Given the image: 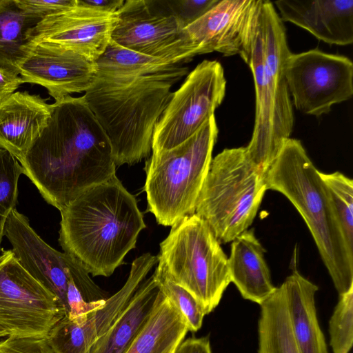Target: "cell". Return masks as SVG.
<instances>
[{
    "mask_svg": "<svg viewBox=\"0 0 353 353\" xmlns=\"http://www.w3.org/2000/svg\"><path fill=\"white\" fill-rule=\"evenodd\" d=\"M18 161L23 174L59 211L86 189L116 175L108 137L83 96L55 101L46 126Z\"/></svg>",
    "mask_w": 353,
    "mask_h": 353,
    "instance_id": "cell-1",
    "label": "cell"
},
{
    "mask_svg": "<svg viewBox=\"0 0 353 353\" xmlns=\"http://www.w3.org/2000/svg\"><path fill=\"white\" fill-rule=\"evenodd\" d=\"M60 212L63 250L93 276L112 275L146 228L135 196L116 175L86 189Z\"/></svg>",
    "mask_w": 353,
    "mask_h": 353,
    "instance_id": "cell-2",
    "label": "cell"
},
{
    "mask_svg": "<svg viewBox=\"0 0 353 353\" xmlns=\"http://www.w3.org/2000/svg\"><path fill=\"white\" fill-rule=\"evenodd\" d=\"M188 72L173 65L142 75H96L83 97L108 137L116 167L150 155L154 126L172 97L171 88Z\"/></svg>",
    "mask_w": 353,
    "mask_h": 353,
    "instance_id": "cell-3",
    "label": "cell"
},
{
    "mask_svg": "<svg viewBox=\"0 0 353 353\" xmlns=\"http://www.w3.org/2000/svg\"><path fill=\"white\" fill-rule=\"evenodd\" d=\"M267 190L283 194L305 221L339 294L353 288V253L327 190L299 140L290 138L266 172Z\"/></svg>",
    "mask_w": 353,
    "mask_h": 353,
    "instance_id": "cell-4",
    "label": "cell"
},
{
    "mask_svg": "<svg viewBox=\"0 0 353 353\" xmlns=\"http://www.w3.org/2000/svg\"><path fill=\"white\" fill-rule=\"evenodd\" d=\"M217 135L214 114L184 142L152 153L145 162L147 212L158 224L172 226L195 213Z\"/></svg>",
    "mask_w": 353,
    "mask_h": 353,
    "instance_id": "cell-5",
    "label": "cell"
},
{
    "mask_svg": "<svg viewBox=\"0 0 353 353\" xmlns=\"http://www.w3.org/2000/svg\"><path fill=\"white\" fill-rule=\"evenodd\" d=\"M266 190L245 147L225 148L212 159L195 214L221 244L229 243L251 225Z\"/></svg>",
    "mask_w": 353,
    "mask_h": 353,
    "instance_id": "cell-6",
    "label": "cell"
},
{
    "mask_svg": "<svg viewBox=\"0 0 353 353\" xmlns=\"http://www.w3.org/2000/svg\"><path fill=\"white\" fill-rule=\"evenodd\" d=\"M157 256V267L189 292L205 314L217 307L231 279L228 257L204 219L194 213L172 225Z\"/></svg>",
    "mask_w": 353,
    "mask_h": 353,
    "instance_id": "cell-7",
    "label": "cell"
},
{
    "mask_svg": "<svg viewBox=\"0 0 353 353\" xmlns=\"http://www.w3.org/2000/svg\"><path fill=\"white\" fill-rule=\"evenodd\" d=\"M184 28L166 0H128L117 12L111 39L125 48L178 65L196 56Z\"/></svg>",
    "mask_w": 353,
    "mask_h": 353,
    "instance_id": "cell-8",
    "label": "cell"
},
{
    "mask_svg": "<svg viewBox=\"0 0 353 353\" xmlns=\"http://www.w3.org/2000/svg\"><path fill=\"white\" fill-rule=\"evenodd\" d=\"M226 79L221 64L204 60L174 92L157 122L152 153L172 149L192 136L222 103Z\"/></svg>",
    "mask_w": 353,
    "mask_h": 353,
    "instance_id": "cell-9",
    "label": "cell"
},
{
    "mask_svg": "<svg viewBox=\"0 0 353 353\" xmlns=\"http://www.w3.org/2000/svg\"><path fill=\"white\" fill-rule=\"evenodd\" d=\"M66 315L59 299L19 263L12 250L0 255V327L8 336L47 337Z\"/></svg>",
    "mask_w": 353,
    "mask_h": 353,
    "instance_id": "cell-10",
    "label": "cell"
},
{
    "mask_svg": "<svg viewBox=\"0 0 353 353\" xmlns=\"http://www.w3.org/2000/svg\"><path fill=\"white\" fill-rule=\"evenodd\" d=\"M4 235L12 251L23 268L61 301L65 312L70 279L85 299L101 296L102 290L93 282L83 266L71 255L61 252L46 243L30 226L28 219L13 209L8 216Z\"/></svg>",
    "mask_w": 353,
    "mask_h": 353,
    "instance_id": "cell-11",
    "label": "cell"
},
{
    "mask_svg": "<svg viewBox=\"0 0 353 353\" xmlns=\"http://www.w3.org/2000/svg\"><path fill=\"white\" fill-rule=\"evenodd\" d=\"M285 73L295 108L316 117L353 94V63L342 55L311 50L288 57Z\"/></svg>",
    "mask_w": 353,
    "mask_h": 353,
    "instance_id": "cell-12",
    "label": "cell"
},
{
    "mask_svg": "<svg viewBox=\"0 0 353 353\" xmlns=\"http://www.w3.org/2000/svg\"><path fill=\"white\" fill-rule=\"evenodd\" d=\"M158 263V256L149 252L135 259L124 285L105 299L100 308L76 319L66 316L59 321L47 336L54 353H89L93 344L110 328L131 298Z\"/></svg>",
    "mask_w": 353,
    "mask_h": 353,
    "instance_id": "cell-13",
    "label": "cell"
},
{
    "mask_svg": "<svg viewBox=\"0 0 353 353\" xmlns=\"http://www.w3.org/2000/svg\"><path fill=\"white\" fill-rule=\"evenodd\" d=\"M19 70L24 83L42 85L55 101L72 93L85 92L97 75L95 62L44 41H32Z\"/></svg>",
    "mask_w": 353,
    "mask_h": 353,
    "instance_id": "cell-14",
    "label": "cell"
},
{
    "mask_svg": "<svg viewBox=\"0 0 353 353\" xmlns=\"http://www.w3.org/2000/svg\"><path fill=\"white\" fill-rule=\"evenodd\" d=\"M262 0H219L184 30L195 54H241L250 43Z\"/></svg>",
    "mask_w": 353,
    "mask_h": 353,
    "instance_id": "cell-15",
    "label": "cell"
},
{
    "mask_svg": "<svg viewBox=\"0 0 353 353\" xmlns=\"http://www.w3.org/2000/svg\"><path fill=\"white\" fill-rule=\"evenodd\" d=\"M117 21V12L77 5L42 19L32 31V41L61 45L95 62L105 52Z\"/></svg>",
    "mask_w": 353,
    "mask_h": 353,
    "instance_id": "cell-16",
    "label": "cell"
},
{
    "mask_svg": "<svg viewBox=\"0 0 353 353\" xmlns=\"http://www.w3.org/2000/svg\"><path fill=\"white\" fill-rule=\"evenodd\" d=\"M282 21L302 28L329 44L353 42L352 0H280L274 2Z\"/></svg>",
    "mask_w": 353,
    "mask_h": 353,
    "instance_id": "cell-17",
    "label": "cell"
},
{
    "mask_svg": "<svg viewBox=\"0 0 353 353\" xmlns=\"http://www.w3.org/2000/svg\"><path fill=\"white\" fill-rule=\"evenodd\" d=\"M52 104L39 95L16 92L0 103V148L19 161L46 126Z\"/></svg>",
    "mask_w": 353,
    "mask_h": 353,
    "instance_id": "cell-18",
    "label": "cell"
},
{
    "mask_svg": "<svg viewBox=\"0 0 353 353\" xmlns=\"http://www.w3.org/2000/svg\"><path fill=\"white\" fill-rule=\"evenodd\" d=\"M228 258L231 282L242 297L259 305L275 290L265 259V249L253 229L246 230L232 241Z\"/></svg>",
    "mask_w": 353,
    "mask_h": 353,
    "instance_id": "cell-19",
    "label": "cell"
},
{
    "mask_svg": "<svg viewBox=\"0 0 353 353\" xmlns=\"http://www.w3.org/2000/svg\"><path fill=\"white\" fill-rule=\"evenodd\" d=\"M283 288L294 338L299 353H328L315 305L317 285L293 267Z\"/></svg>",
    "mask_w": 353,
    "mask_h": 353,
    "instance_id": "cell-20",
    "label": "cell"
},
{
    "mask_svg": "<svg viewBox=\"0 0 353 353\" xmlns=\"http://www.w3.org/2000/svg\"><path fill=\"white\" fill-rule=\"evenodd\" d=\"M159 289L153 274L141 283L127 306L89 353H125L154 307Z\"/></svg>",
    "mask_w": 353,
    "mask_h": 353,
    "instance_id": "cell-21",
    "label": "cell"
},
{
    "mask_svg": "<svg viewBox=\"0 0 353 353\" xmlns=\"http://www.w3.org/2000/svg\"><path fill=\"white\" fill-rule=\"evenodd\" d=\"M189 331L181 312L159 290L146 322L125 353H166Z\"/></svg>",
    "mask_w": 353,
    "mask_h": 353,
    "instance_id": "cell-22",
    "label": "cell"
},
{
    "mask_svg": "<svg viewBox=\"0 0 353 353\" xmlns=\"http://www.w3.org/2000/svg\"><path fill=\"white\" fill-rule=\"evenodd\" d=\"M41 19L25 12L16 0H0V68L19 75L32 31Z\"/></svg>",
    "mask_w": 353,
    "mask_h": 353,
    "instance_id": "cell-23",
    "label": "cell"
},
{
    "mask_svg": "<svg viewBox=\"0 0 353 353\" xmlns=\"http://www.w3.org/2000/svg\"><path fill=\"white\" fill-rule=\"evenodd\" d=\"M259 353H299L281 285L261 305Z\"/></svg>",
    "mask_w": 353,
    "mask_h": 353,
    "instance_id": "cell-24",
    "label": "cell"
},
{
    "mask_svg": "<svg viewBox=\"0 0 353 353\" xmlns=\"http://www.w3.org/2000/svg\"><path fill=\"white\" fill-rule=\"evenodd\" d=\"M97 75H142L165 70L174 64L125 48L110 40L102 55L95 61Z\"/></svg>",
    "mask_w": 353,
    "mask_h": 353,
    "instance_id": "cell-25",
    "label": "cell"
},
{
    "mask_svg": "<svg viewBox=\"0 0 353 353\" xmlns=\"http://www.w3.org/2000/svg\"><path fill=\"white\" fill-rule=\"evenodd\" d=\"M319 176L327 190L341 232L350 252L353 253V181L339 172Z\"/></svg>",
    "mask_w": 353,
    "mask_h": 353,
    "instance_id": "cell-26",
    "label": "cell"
},
{
    "mask_svg": "<svg viewBox=\"0 0 353 353\" xmlns=\"http://www.w3.org/2000/svg\"><path fill=\"white\" fill-rule=\"evenodd\" d=\"M152 274L159 290L184 316L189 331H198L206 315L198 301L185 289L170 280L159 268L157 267Z\"/></svg>",
    "mask_w": 353,
    "mask_h": 353,
    "instance_id": "cell-27",
    "label": "cell"
},
{
    "mask_svg": "<svg viewBox=\"0 0 353 353\" xmlns=\"http://www.w3.org/2000/svg\"><path fill=\"white\" fill-rule=\"evenodd\" d=\"M21 174L23 169L15 157L0 148V251L6 221L17 202L18 181Z\"/></svg>",
    "mask_w": 353,
    "mask_h": 353,
    "instance_id": "cell-28",
    "label": "cell"
},
{
    "mask_svg": "<svg viewBox=\"0 0 353 353\" xmlns=\"http://www.w3.org/2000/svg\"><path fill=\"white\" fill-rule=\"evenodd\" d=\"M333 353H349L353 343V288L339 295L329 321Z\"/></svg>",
    "mask_w": 353,
    "mask_h": 353,
    "instance_id": "cell-29",
    "label": "cell"
},
{
    "mask_svg": "<svg viewBox=\"0 0 353 353\" xmlns=\"http://www.w3.org/2000/svg\"><path fill=\"white\" fill-rule=\"evenodd\" d=\"M166 1L185 28L201 17L219 1V0Z\"/></svg>",
    "mask_w": 353,
    "mask_h": 353,
    "instance_id": "cell-30",
    "label": "cell"
},
{
    "mask_svg": "<svg viewBox=\"0 0 353 353\" xmlns=\"http://www.w3.org/2000/svg\"><path fill=\"white\" fill-rule=\"evenodd\" d=\"M0 353H54L46 337L8 336L0 341Z\"/></svg>",
    "mask_w": 353,
    "mask_h": 353,
    "instance_id": "cell-31",
    "label": "cell"
},
{
    "mask_svg": "<svg viewBox=\"0 0 353 353\" xmlns=\"http://www.w3.org/2000/svg\"><path fill=\"white\" fill-rule=\"evenodd\" d=\"M66 302L65 316L69 319L74 320L100 308L104 305L105 299L86 301L77 288L74 278L72 277L68 282Z\"/></svg>",
    "mask_w": 353,
    "mask_h": 353,
    "instance_id": "cell-32",
    "label": "cell"
},
{
    "mask_svg": "<svg viewBox=\"0 0 353 353\" xmlns=\"http://www.w3.org/2000/svg\"><path fill=\"white\" fill-rule=\"evenodd\" d=\"M27 13L41 20L48 16L60 12L77 5L78 0H16Z\"/></svg>",
    "mask_w": 353,
    "mask_h": 353,
    "instance_id": "cell-33",
    "label": "cell"
},
{
    "mask_svg": "<svg viewBox=\"0 0 353 353\" xmlns=\"http://www.w3.org/2000/svg\"><path fill=\"white\" fill-rule=\"evenodd\" d=\"M23 83L19 75L0 68V103L14 93Z\"/></svg>",
    "mask_w": 353,
    "mask_h": 353,
    "instance_id": "cell-34",
    "label": "cell"
},
{
    "mask_svg": "<svg viewBox=\"0 0 353 353\" xmlns=\"http://www.w3.org/2000/svg\"><path fill=\"white\" fill-rule=\"evenodd\" d=\"M172 353H212L208 337L189 338L182 341Z\"/></svg>",
    "mask_w": 353,
    "mask_h": 353,
    "instance_id": "cell-35",
    "label": "cell"
},
{
    "mask_svg": "<svg viewBox=\"0 0 353 353\" xmlns=\"http://www.w3.org/2000/svg\"><path fill=\"white\" fill-rule=\"evenodd\" d=\"M88 7L106 12H117L123 5V0H79Z\"/></svg>",
    "mask_w": 353,
    "mask_h": 353,
    "instance_id": "cell-36",
    "label": "cell"
},
{
    "mask_svg": "<svg viewBox=\"0 0 353 353\" xmlns=\"http://www.w3.org/2000/svg\"><path fill=\"white\" fill-rule=\"evenodd\" d=\"M6 336H7V334L2 328L0 327V337Z\"/></svg>",
    "mask_w": 353,
    "mask_h": 353,
    "instance_id": "cell-37",
    "label": "cell"
},
{
    "mask_svg": "<svg viewBox=\"0 0 353 353\" xmlns=\"http://www.w3.org/2000/svg\"><path fill=\"white\" fill-rule=\"evenodd\" d=\"M172 351H173V350H172V351H169V352H166V353H172Z\"/></svg>",
    "mask_w": 353,
    "mask_h": 353,
    "instance_id": "cell-38",
    "label": "cell"
}]
</instances>
